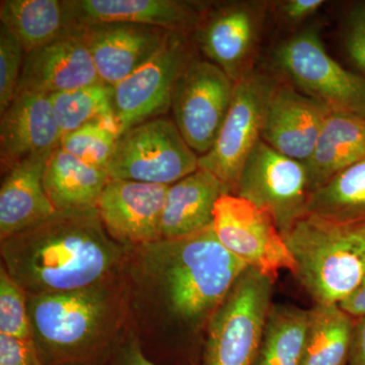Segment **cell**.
Masks as SVG:
<instances>
[{
  "instance_id": "1",
  "label": "cell",
  "mask_w": 365,
  "mask_h": 365,
  "mask_svg": "<svg viewBox=\"0 0 365 365\" xmlns=\"http://www.w3.org/2000/svg\"><path fill=\"white\" fill-rule=\"evenodd\" d=\"M248 266L223 247L213 225L180 239L127 248L121 268L128 328L158 365L179 357L206 330Z\"/></svg>"
},
{
  "instance_id": "2",
  "label": "cell",
  "mask_w": 365,
  "mask_h": 365,
  "mask_svg": "<svg viewBox=\"0 0 365 365\" xmlns=\"http://www.w3.org/2000/svg\"><path fill=\"white\" fill-rule=\"evenodd\" d=\"M1 265L26 297L93 287L121 271L126 247L106 232L97 209L56 211L0 241Z\"/></svg>"
},
{
  "instance_id": "3",
  "label": "cell",
  "mask_w": 365,
  "mask_h": 365,
  "mask_svg": "<svg viewBox=\"0 0 365 365\" xmlns=\"http://www.w3.org/2000/svg\"><path fill=\"white\" fill-rule=\"evenodd\" d=\"M26 300L43 365H103L128 330L121 271L93 287Z\"/></svg>"
},
{
  "instance_id": "4",
  "label": "cell",
  "mask_w": 365,
  "mask_h": 365,
  "mask_svg": "<svg viewBox=\"0 0 365 365\" xmlns=\"http://www.w3.org/2000/svg\"><path fill=\"white\" fill-rule=\"evenodd\" d=\"M295 277L316 304H340L365 274V222L302 215L283 232Z\"/></svg>"
},
{
  "instance_id": "5",
  "label": "cell",
  "mask_w": 365,
  "mask_h": 365,
  "mask_svg": "<svg viewBox=\"0 0 365 365\" xmlns=\"http://www.w3.org/2000/svg\"><path fill=\"white\" fill-rule=\"evenodd\" d=\"M273 281L248 267L209 322L202 365H254L272 304Z\"/></svg>"
},
{
  "instance_id": "6",
  "label": "cell",
  "mask_w": 365,
  "mask_h": 365,
  "mask_svg": "<svg viewBox=\"0 0 365 365\" xmlns=\"http://www.w3.org/2000/svg\"><path fill=\"white\" fill-rule=\"evenodd\" d=\"M274 60L292 85L331 111L365 118L364 76L348 71L329 55L316 26L281 43Z\"/></svg>"
},
{
  "instance_id": "7",
  "label": "cell",
  "mask_w": 365,
  "mask_h": 365,
  "mask_svg": "<svg viewBox=\"0 0 365 365\" xmlns=\"http://www.w3.org/2000/svg\"><path fill=\"white\" fill-rule=\"evenodd\" d=\"M198 162L174 120L158 117L120 135L107 172L112 179L172 186L198 170Z\"/></svg>"
},
{
  "instance_id": "8",
  "label": "cell",
  "mask_w": 365,
  "mask_h": 365,
  "mask_svg": "<svg viewBox=\"0 0 365 365\" xmlns=\"http://www.w3.org/2000/svg\"><path fill=\"white\" fill-rule=\"evenodd\" d=\"M278 79L255 69L235 83L232 103L215 144L199 157V168L208 170L232 190L257 143L261 140L269 102Z\"/></svg>"
},
{
  "instance_id": "9",
  "label": "cell",
  "mask_w": 365,
  "mask_h": 365,
  "mask_svg": "<svg viewBox=\"0 0 365 365\" xmlns=\"http://www.w3.org/2000/svg\"><path fill=\"white\" fill-rule=\"evenodd\" d=\"M213 228L223 247L248 267L273 281L295 262L270 212L246 199L227 193L218 199Z\"/></svg>"
},
{
  "instance_id": "10",
  "label": "cell",
  "mask_w": 365,
  "mask_h": 365,
  "mask_svg": "<svg viewBox=\"0 0 365 365\" xmlns=\"http://www.w3.org/2000/svg\"><path fill=\"white\" fill-rule=\"evenodd\" d=\"M193 40L170 32L160 49L128 78L114 86V107L121 134L172 109L178 78L196 57Z\"/></svg>"
},
{
  "instance_id": "11",
  "label": "cell",
  "mask_w": 365,
  "mask_h": 365,
  "mask_svg": "<svg viewBox=\"0 0 365 365\" xmlns=\"http://www.w3.org/2000/svg\"><path fill=\"white\" fill-rule=\"evenodd\" d=\"M267 2H212L191 36L194 45L234 83L255 71Z\"/></svg>"
},
{
  "instance_id": "12",
  "label": "cell",
  "mask_w": 365,
  "mask_h": 365,
  "mask_svg": "<svg viewBox=\"0 0 365 365\" xmlns=\"http://www.w3.org/2000/svg\"><path fill=\"white\" fill-rule=\"evenodd\" d=\"M311 193L306 165L262 139L247 158L234 192L270 212L282 234L306 215Z\"/></svg>"
},
{
  "instance_id": "13",
  "label": "cell",
  "mask_w": 365,
  "mask_h": 365,
  "mask_svg": "<svg viewBox=\"0 0 365 365\" xmlns=\"http://www.w3.org/2000/svg\"><path fill=\"white\" fill-rule=\"evenodd\" d=\"M234 90V81L220 67L197 57L178 78L172 98L174 122L199 157L215 144Z\"/></svg>"
},
{
  "instance_id": "14",
  "label": "cell",
  "mask_w": 365,
  "mask_h": 365,
  "mask_svg": "<svg viewBox=\"0 0 365 365\" xmlns=\"http://www.w3.org/2000/svg\"><path fill=\"white\" fill-rule=\"evenodd\" d=\"M169 187L110 178L97 204L106 232L126 248L162 240Z\"/></svg>"
},
{
  "instance_id": "15",
  "label": "cell",
  "mask_w": 365,
  "mask_h": 365,
  "mask_svg": "<svg viewBox=\"0 0 365 365\" xmlns=\"http://www.w3.org/2000/svg\"><path fill=\"white\" fill-rule=\"evenodd\" d=\"M194 0H64L66 29L127 23L192 36L211 6Z\"/></svg>"
},
{
  "instance_id": "16",
  "label": "cell",
  "mask_w": 365,
  "mask_h": 365,
  "mask_svg": "<svg viewBox=\"0 0 365 365\" xmlns=\"http://www.w3.org/2000/svg\"><path fill=\"white\" fill-rule=\"evenodd\" d=\"M100 81L83 34L78 29H66L50 42L26 53L16 93L51 96Z\"/></svg>"
},
{
  "instance_id": "17",
  "label": "cell",
  "mask_w": 365,
  "mask_h": 365,
  "mask_svg": "<svg viewBox=\"0 0 365 365\" xmlns=\"http://www.w3.org/2000/svg\"><path fill=\"white\" fill-rule=\"evenodd\" d=\"M330 113L317 98L279 81L269 102L261 139L278 153L306 163Z\"/></svg>"
},
{
  "instance_id": "18",
  "label": "cell",
  "mask_w": 365,
  "mask_h": 365,
  "mask_svg": "<svg viewBox=\"0 0 365 365\" xmlns=\"http://www.w3.org/2000/svg\"><path fill=\"white\" fill-rule=\"evenodd\" d=\"M0 118L1 174L21 160L51 153L61 145L62 132L49 96L16 93Z\"/></svg>"
},
{
  "instance_id": "19",
  "label": "cell",
  "mask_w": 365,
  "mask_h": 365,
  "mask_svg": "<svg viewBox=\"0 0 365 365\" xmlns=\"http://www.w3.org/2000/svg\"><path fill=\"white\" fill-rule=\"evenodd\" d=\"M76 29L83 34L100 81L112 86L128 78L153 56L170 33L158 26L127 23Z\"/></svg>"
},
{
  "instance_id": "20",
  "label": "cell",
  "mask_w": 365,
  "mask_h": 365,
  "mask_svg": "<svg viewBox=\"0 0 365 365\" xmlns=\"http://www.w3.org/2000/svg\"><path fill=\"white\" fill-rule=\"evenodd\" d=\"M51 153L26 158L2 174L0 241L45 222L56 212L43 185Z\"/></svg>"
},
{
  "instance_id": "21",
  "label": "cell",
  "mask_w": 365,
  "mask_h": 365,
  "mask_svg": "<svg viewBox=\"0 0 365 365\" xmlns=\"http://www.w3.org/2000/svg\"><path fill=\"white\" fill-rule=\"evenodd\" d=\"M232 193L225 182L200 169L168 189L163 207L162 239L188 237L213 225L218 199Z\"/></svg>"
},
{
  "instance_id": "22",
  "label": "cell",
  "mask_w": 365,
  "mask_h": 365,
  "mask_svg": "<svg viewBox=\"0 0 365 365\" xmlns=\"http://www.w3.org/2000/svg\"><path fill=\"white\" fill-rule=\"evenodd\" d=\"M109 180L107 170L83 162L61 146L48 158L43 175L46 194L56 211L97 209Z\"/></svg>"
},
{
  "instance_id": "23",
  "label": "cell",
  "mask_w": 365,
  "mask_h": 365,
  "mask_svg": "<svg viewBox=\"0 0 365 365\" xmlns=\"http://www.w3.org/2000/svg\"><path fill=\"white\" fill-rule=\"evenodd\" d=\"M365 158V118L331 111L306 165L311 191Z\"/></svg>"
},
{
  "instance_id": "24",
  "label": "cell",
  "mask_w": 365,
  "mask_h": 365,
  "mask_svg": "<svg viewBox=\"0 0 365 365\" xmlns=\"http://www.w3.org/2000/svg\"><path fill=\"white\" fill-rule=\"evenodd\" d=\"M354 322L338 304L309 309L302 365H347Z\"/></svg>"
},
{
  "instance_id": "25",
  "label": "cell",
  "mask_w": 365,
  "mask_h": 365,
  "mask_svg": "<svg viewBox=\"0 0 365 365\" xmlns=\"http://www.w3.org/2000/svg\"><path fill=\"white\" fill-rule=\"evenodd\" d=\"M0 24L18 37L26 54L66 30L64 0H1Z\"/></svg>"
},
{
  "instance_id": "26",
  "label": "cell",
  "mask_w": 365,
  "mask_h": 365,
  "mask_svg": "<svg viewBox=\"0 0 365 365\" xmlns=\"http://www.w3.org/2000/svg\"><path fill=\"white\" fill-rule=\"evenodd\" d=\"M309 309L272 304L254 365H302Z\"/></svg>"
},
{
  "instance_id": "27",
  "label": "cell",
  "mask_w": 365,
  "mask_h": 365,
  "mask_svg": "<svg viewBox=\"0 0 365 365\" xmlns=\"http://www.w3.org/2000/svg\"><path fill=\"white\" fill-rule=\"evenodd\" d=\"M306 213L339 223L365 222V158L312 192Z\"/></svg>"
},
{
  "instance_id": "28",
  "label": "cell",
  "mask_w": 365,
  "mask_h": 365,
  "mask_svg": "<svg viewBox=\"0 0 365 365\" xmlns=\"http://www.w3.org/2000/svg\"><path fill=\"white\" fill-rule=\"evenodd\" d=\"M62 136L102 118L116 115L114 86L95 83L49 96Z\"/></svg>"
},
{
  "instance_id": "29",
  "label": "cell",
  "mask_w": 365,
  "mask_h": 365,
  "mask_svg": "<svg viewBox=\"0 0 365 365\" xmlns=\"http://www.w3.org/2000/svg\"><path fill=\"white\" fill-rule=\"evenodd\" d=\"M120 135L116 115H112L64 134L60 146L83 162L107 170Z\"/></svg>"
},
{
  "instance_id": "30",
  "label": "cell",
  "mask_w": 365,
  "mask_h": 365,
  "mask_svg": "<svg viewBox=\"0 0 365 365\" xmlns=\"http://www.w3.org/2000/svg\"><path fill=\"white\" fill-rule=\"evenodd\" d=\"M0 334L16 338H32L26 295L2 265L0 266Z\"/></svg>"
},
{
  "instance_id": "31",
  "label": "cell",
  "mask_w": 365,
  "mask_h": 365,
  "mask_svg": "<svg viewBox=\"0 0 365 365\" xmlns=\"http://www.w3.org/2000/svg\"><path fill=\"white\" fill-rule=\"evenodd\" d=\"M25 55L18 37L0 24V116L6 113L16 96Z\"/></svg>"
},
{
  "instance_id": "32",
  "label": "cell",
  "mask_w": 365,
  "mask_h": 365,
  "mask_svg": "<svg viewBox=\"0 0 365 365\" xmlns=\"http://www.w3.org/2000/svg\"><path fill=\"white\" fill-rule=\"evenodd\" d=\"M344 47L353 63L365 72V2L354 4L348 11Z\"/></svg>"
},
{
  "instance_id": "33",
  "label": "cell",
  "mask_w": 365,
  "mask_h": 365,
  "mask_svg": "<svg viewBox=\"0 0 365 365\" xmlns=\"http://www.w3.org/2000/svg\"><path fill=\"white\" fill-rule=\"evenodd\" d=\"M0 365H43L32 338L0 334Z\"/></svg>"
},
{
  "instance_id": "34",
  "label": "cell",
  "mask_w": 365,
  "mask_h": 365,
  "mask_svg": "<svg viewBox=\"0 0 365 365\" xmlns=\"http://www.w3.org/2000/svg\"><path fill=\"white\" fill-rule=\"evenodd\" d=\"M103 365H158L144 354L140 343L128 328Z\"/></svg>"
},
{
  "instance_id": "35",
  "label": "cell",
  "mask_w": 365,
  "mask_h": 365,
  "mask_svg": "<svg viewBox=\"0 0 365 365\" xmlns=\"http://www.w3.org/2000/svg\"><path fill=\"white\" fill-rule=\"evenodd\" d=\"M324 0H285L275 4V11L287 25L299 26L317 14Z\"/></svg>"
},
{
  "instance_id": "36",
  "label": "cell",
  "mask_w": 365,
  "mask_h": 365,
  "mask_svg": "<svg viewBox=\"0 0 365 365\" xmlns=\"http://www.w3.org/2000/svg\"><path fill=\"white\" fill-rule=\"evenodd\" d=\"M347 365H365V317L355 319Z\"/></svg>"
},
{
  "instance_id": "37",
  "label": "cell",
  "mask_w": 365,
  "mask_h": 365,
  "mask_svg": "<svg viewBox=\"0 0 365 365\" xmlns=\"http://www.w3.org/2000/svg\"><path fill=\"white\" fill-rule=\"evenodd\" d=\"M340 309L353 319L364 318L365 317V274L361 281L349 297L338 304Z\"/></svg>"
}]
</instances>
